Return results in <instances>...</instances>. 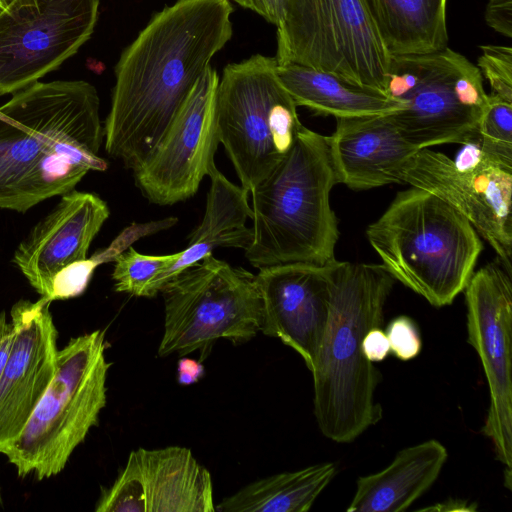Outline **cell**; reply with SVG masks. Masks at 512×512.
Masks as SVG:
<instances>
[{"label":"cell","mask_w":512,"mask_h":512,"mask_svg":"<svg viewBox=\"0 0 512 512\" xmlns=\"http://www.w3.org/2000/svg\"><path fill=\"white\" fill-rule=\"evenodd\" d=\"M230 0H177L157 12L115 67L104 147L132 171L164 136L233 34Z\"/></svg>","instance_id":"cell-1"},{"label":"cell","mask_w":512,"mask_h":512,"mask_svg":"<svg viewBox=\"0 0 512 512\" xmlns=\"http://www.w3.org/2000/svg\"><path fill=\"white\" fill-rule=\"evenodd\" d=\"M100 99L83 80L34 82L0 106V208L20 213L105 171Z\"/></svg>","instance_id":"cell-2"},{"label":"cell","mask_w":512,"mask_h":512,"mask_svg":"<svg viewBox=\"0 0 512 512\" xmlns=\"http://www.w3.org/2000/svg\"><path fill=\"white\" fill-rule=\"evenodd\" d=\"M330 311L313 376L314 414L321 433L349 443L383 415L375 400L381 379L363 354L362 340L381 327L394 277L383 264H327Z\"/></svg>","instance_id":"cell-3"},{"label":"cell","mask_w":512,"mask_h":512,"mask_svg":"<svg viewBox=\"0 0 512 512\" xmlns=\"http://www.w3.org/2000/svg\"><path fill=\"white\" fill-rule=\"evenodd\" d=\"M335 184L327 137L302 126L285 157L251 192L248 262L260 269L334 261L339 230L330 193Z\"/></svg>","instance_id":"cell-4"},{"label":"cell","mask_w":512,"mask_h":512,"mask_svg":"<svg viewBox=\"0 0 512 512\" xmlns=\"http://www.w3.org/2000/svg\"><path fill=\"white\" fill-rule=\"evenodd\" d=\"M366 233L394 279L435 307L450 305L464 291L483 249L463 215L415 187L397 193Z\"/></svg>","instance_id":"cell-5"},{"label":"cell","mask_w":512,"mask_h":512,"mask_svg":"<svg viewBox=\"0 0 512 512\" xmlns=\"http://www.w3.org/2000/svg\"><path fill=\"white\" fill-rule=\"evenodd\" d=\"M105 331L72 338L58 350L54 377L21 434L1 453L20 477L38 480L60 473L98 424L106 405L110 367Z\"/></svg>","instance_id":"cell-6"},{"label":"cell","mask_w":512,"mask_h":512,"mask_svg":"<svg viewBox=\"0 0 512 512\" xmlns=\"http://www.w3.org/2000/svg\"><path fill=\"white\" fill-rule=\"evenodd\" d=\"M276 66L275 57L261 54L229 64L216 90L218 140L249 193L281 162L303 126Z\"/></svg>","instance_id":"cell-7"},{"label":"cell","mask_w":512,"mask_h":512,"mask_svg":"<svg viewBox=\"0 0 512 512\" xmlns=\"http://www.w3.org/2000/svg\"><path fill=\"white\" fill-rule=\"evenodd\" d=\"M384 93L403 104L388 116L418 149L475 140L488 102L478 67L448 47L391 56Z\"/></svg>","instance_id":"cell-8"},{"label":"cell","mask_w":512,"mask_h":512,"mask_svg":"<svg viewBox=\"0 0 512 512\" xmlns=\"http://www.w3.org/2000/svg\"><path fill=\"white\" fill-rule=\"evenodd\" d=\"M158 355L199 351L201 361L219 339L245 343L261 331L262 299L255 274L209 254L168 281Z\"/></svg>","instance_id":"cell-9"},{"label":"cell","mask_w":512,"mask_h":512,"mask_svg":"<svg viewBox=\"0 0 512 512\" xmlns=\"http://www.w3.org/2000/svg\"><path fill=\"white\" fill-rule=\"evenodd\" d=\"M276 29L277 65H305L384 93L391 55L363 0H287Z\"/></svg>","instance_id":"cell-10"},{"label":"cell","mask_w":512,"mask_h":512,"mask_svg":"<svg viewBox=\"0 0 512 512\" xmlns=\"http://www.w3.org/2000/svg\"><path fill=\"white\" fill-rule=\"evenodd\" d=\"M463 145L454 160L419 149L402 166L400 183L432 193L456 209L511 273L512 168L493 160L477 141Z\"/></svg>","instance_id":"cell-11"},{"label":"cell","mask_w":512,"mask_h":512,"mask_svg":"<svg viewBox=\"0 0 512 512\" xmlns=\"http://www.w3.org/2000/svg\"><path fill=\"white\" fill-rule=\"evenodd\" d=\"M100 0H12L0 10V96L56 70L91 38Z\"/></svg>","instance_id":"cell-12"},{"label":"cell","mask_w":512,"mask_h":512,"mask_svg":"<svg viewBox=\"0 0 512 512\" xmlns=\"http://www.w3.org/2000/svg\"><path fill=\"white\" fill-rule=\"evenodd\" d=\"M468 342L477 352L489 389V408L481 433L504 465V484L512 487V281L497 263L473 272L466 287Z\"/></svg>","instance_id":"cell-13"},{"label":"cell","mask_w":512,"mask_h":512,"mask_svg":"<svg viewBox=\"0 0 512 512\" xmlns=\"http://www.w3.org/2000/svg\"><path fill=\"white\" fill-rule=\"evenodd\" d=\"M218 82L209 65L159 143L133 170L136 186L151 203L167 206L191 198L215 166Z\"/></svg>","instance_id":"cell-14"},{"label":"cell","mask_w":512,"mask_h":512,"mask_svg":"<svg viewBox=\"0 0 512 512\" xmlns=\"http://www.w3.org/2000/svg\"><path fill=\"white\" fill-rule=\"evenodd\" d=\"M96 512H213L209 471L179 446L131 451Z\"/></svg>","instance_id":"cell-15"},{"label":"cell","mask_w":512,"mask_h":512,"mask_svg":"<svg viewBox=\"0 0 512 512\" xmlns=\"http://www.w3.org/2000/svg\"><path fill=\"white\" fill-rule=\"evenodd\" d=\"M50 303L22 299L11 308L13 337L0 380V453L21 434L54 377L59 349Z\"/></svg>","instance_id":"cell-16"},{"label":"cell","mask_w":512,"mask_h":512,"mask_svg":"<svg viewBox=\"0 0 512 512\" xmlns=\"http://www.w3.org/2000/svg\"><path fill=\"white\" fill-rule=\"evenodd\" d=\"M261 331L295 350L315 367L330 311L327 264L292 262L260 268Z\"/></svg>","instance_id":"cell-17"},{"label":"cell","mask_w":512,"mask_h":512,"mask_svg":"<svg viewBox=\"0 0 512 512\" xmlns=\"http://www.w3.org/2000/svg\"><path fill=\"white\" fill-rule=\"evenodd\" d=\"M109 215L107 203L98 195L73 189L61 195L57 205L34 225L16 248L12 262L49 301L54 276L67 265L87 258Z\"/></svg>","instance_id":"cell-18"},{"label":"cell","mask_w":512,"mask_h":512,"mask_svg":"<svg viewBox=\"0 0 512 512\" xmlns=\"http://www.w3.org/2000/svg\"><path fill=\"white\" fill-rule=\"evenodd\" d=\"M327 139L337 183L354 190L400 183L402 166L419 150L388 113L338 117Z\"/></svg>","instance_id":"cell-19"},{"label":"cell","mask_w":512,"mask_h":512,"mask_svg":"<svg viewBox=\"0 0 512 512\" xmlns=\"http://www.w3.org/2000/svg\"><path fill=\"white\" fill-rule=\"evenodd\" d=\"M448 453L437 440L406 447L383 470L361 476L348 512H402L438 478Z\"/></svg>","instance_id":"cell-20"},{"label":"cell","mask_w":512,"mask_h":512,"mask_svg":"<svg viewBox=\"0 0 512 512\" xmlns=\"http://www.w3.org/2000/svg\"><path fill=\"white\" fill-rule=\"evenodd\" d=\"M208 176L211 183L204 217L190 234L188 246L177 252L174 261L156 281L154 295L177 274L212 254L214 249L232 247L245 251L252 242V228L246 225L252 218L249 192L229 181L216 165Z\"/></svg>","instance_id":"cell-21"},{"label":"cell","mask_w":512,"mask_h":512,"mask_svg":"<svg viewBox=\"0 0 512 512\" xmlns=\"http://www.w3.org/2000/svg\"><path fill=\"white\" fill-rule=\"evenodd\" d=\"M276 74L297 106L338 117L387 114L403 104L385 93L352 84L330 72L288 63L276 66Z\"/></svg>","instance_id":"cell-22"},{"label":"cell","mask_w":512,"mask_h":512,"mask_svg":"<svg viewBox=\"0 0 512 512\" xmlns=\"http://www.w3.org/2000/svg\"><path fill=\"white\" fill-rule=\"evenodd\" d=\"M363 1L391 56L448 47L447 0Z\"/></svg>","instance_id":"cell-23"},{"label":"cell","mask_w":512,"mask_h":512,"mask_svg":"<svg viewBox=\"0 0 512 512\" xmlns=\"http://www.w3.org/2000/svg\"><path fill=\"white\" fill-rule=\"evenodd\" d=\"M332 462L254 481L223 499L219 512H306L336 475Z\"/></svg>","instance_id":"cell-24"},{"label":"cell","mask_w":512,"mask_h":512,"mask_svg":"<svg viewBox=\"0 0 512 512\" xmlns=\"http://www.w3.org/2000/svg\"><path fill=\"white\" fill-rule=\"evenodd\" d=\"M176 256L177 253L144 255L129 246L114 259L112 279L115 291L136 297H154L156 281Z\"/></svg>","instance_id":"cell-25"},{"label":"cell","mask_w":512,"mask_h":512,"mask_svg":"<svg viewBox=\"0 0 512 512\" xmlns=\"http://www.w3.org/2000/svg\"><path fill=\"white\" fill-rule=\"evenodd\" d=\"M480 148L496 162L512 168V103L488 95L478 123Z\"/></svg>","instance_id":"cell-26"},{"label":"cell","mask_w":512,"mask_h":512,"mask_svg":"<svg viewBox=\"0 0 512 512\" xmlns=\"http://www.w3.org/2000/svg\"><path fill=\"white\" fill-rule=\"evenodd\" d=\"M123 251L124 246L115 239L109 247L91 258L67 265L54 276L48 300L52 302L80 296L86 290L96 267L103 262L114 261Z\"/></svg>","instance_id":"cell-27"},{"label":"cell","mask_w":512,"mask_h":512,"mask_svg":"<svg viewBox=\"0 0 512 512\" xmlns=\"http://www.w3.org/2000/svg\"><path fill=\"white\" fill-rule=\"evenodd\" d=\"M478 69L491 87V95L512 103V48L502 45H482Z\"/></svg>","instance_id":"cell-28"},{"label":"cell","mask_w":512,"mask_h":512,"mask_svg":"<svg viewBox=\"0 0 512 512\" xmlns=\"http://www.w3.org/2000/svg\"><path fill=\"white\" fill-rule=\"evenodd\" d=\"M386 335L390 344V352L398 359L408 361L421 351L422 342L419 329L410 317L398 316L387 326Z\"/></svg>","instance_id":"cell-29"},{"label":"cell","mask_w":512,"mask_h":512,"mask_svg":"<svg viewBox=\"0 0 512 512\" xmlns=\"http://www.w3.org/2000/svg\"><path fill=\"white\" fill-rule=\"evenodd\" d=\"M485 21L499 34L512 37V0H488Z\"/></svg>","instance_id":"cell-30"},{"label":"cell","mask_w":512,"mask_h":512,"mask_svg":"<svg viewBox=\"0 0 512 512\" xmlns=\"http://www.w3.org/2000/svg\"><path fill=\"white\" fill-rule=\"evenodd\" d=\"M241 7L252 10L277 27L284 17L287 0H233Z\"/></svg>","instance_id":"cell-31"},{"label":"cell","mask_w":512,"mask_h":512,"mask_svg":"<svg viewBox=\"0 0 512 512\" xmlns=\"http://www.w3.org/2000/svg\"><path fill=\"white\" fill-rule=\"evenodd\" d=\"M362 351L372 363L383 361L390 353V344L386 333L380 327L369 330L362 340Z\"/></svg>","instance_id":"cell-32"},{"label":"cell","mask_w":512,"mask_h":512,"mask_svg":"<svg viewBox=\"0 0 512 512\" xmlns=\"http://www.w3.org/2000/svg\"><path fill=\"white\" fill-rule=\"evenodd\" d=\"M205 374L200 361L191 358H181L177 364V381L181 385H191L198 382Z\"/></svg>","instance_id":"cell-33"},{"label":"cell","mask_w":512,"mask_h":512,"mask_svg":"<svg viewBox=\"0 0 512 512\" xmlns=\"http://www.w3.org/2000/svg\"><path fill=\"white\" fill-rule=\"evenodd\" d=\"M13 331L12 324L6 318V313H0V380L10 352Z\"/></svg>","instance_id":"cell-34"},{"label":"cell","mask_w":512,"mask_h":512,"mask_svg":"<svg viewBox=\"0 0 512 512\" xmlns=\"http://www.w3.org/2000/svg\"><path fill=\"white\" fill-rule=\"evenodd\" d=\"M12 0H0V10L5 8Z\"/></svg>","instance_id":"cell-35"},{"label":"cell","mask_w":512,"mask_h":512,"mask_svg":"<svg viewBox=\"0 0 512 512\" xmlns=\"http://www.w3.org/2000/svg\"><path fill=\"white\" fill-rule=\"evenodd\" d=\"M2 505V497H1V490H0V507Z\"/></svg>","instance_id":"cell-36"}]
</instances>
